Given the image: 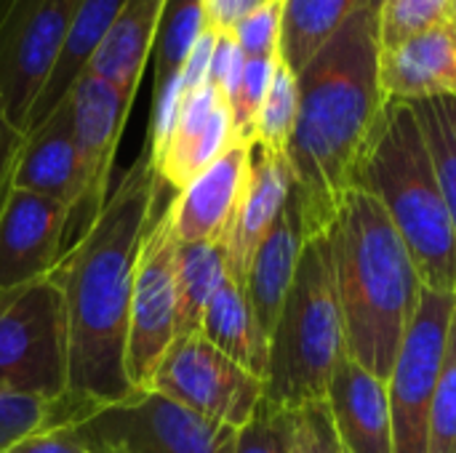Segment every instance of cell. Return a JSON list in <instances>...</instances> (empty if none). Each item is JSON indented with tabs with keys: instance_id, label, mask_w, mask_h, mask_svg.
<instances>
[{
	"instance_id": "obj_19",
	"label": "cell",
	"mask_w": 456,
	"mask_h": 453,
	"mask_svg": "<svg viewBox=\"0 0 456 453\" xmlns=\"http://www.w3.org/2000/svg\"><path fill=\"white\" fill-rule=\"evenodd\" d=\"M13 187L53 198L64 203L72 214L80 195V179H77V158L72 142L69 99L53 115H48L35 131L24 136L13 171Z\"/></svg>"
},
{
	"instance_id": "obj_28",
	"label": "cell",
	"mask_w": 456,
	"mask_h": 453,
	"mask_svg": "<svg viewBox=\"0 0 456 453\" xmlns=\"http://www.w3.org/2000/svg\"><path fill=\"white\" fill-rule=\"evenodd\" d=\"M59 425V400L19 392L0 384V453L21 438Z\"/></svg>"
},
{
	"instance_id": "obj_29",
	"label": "cell",
	"mask_w": 456,
	"mask_h": 453,
	"mask_svg": "<svg viewBox=\"0 0 456 453\" xmlns=\"http://www.w3.org/2000/svg\"><path fill=\"white\" fill-rule=\"evenodd\" d=\"M446 16L449 0H379V51L444 24Z\"/></svg>"
},
{
	"instance_id": "obj_2",
	"label": "cell",
	"mask_w": 456,
	"mask_h": 453,
	"mask_svg": "<svg viewBox=\"0 0 456 453\" xmlns=\"http://www.w3.org/2000/svg\"><path fill=\"white\" fill-rule=\"evenodd\" d=\"M299 115L286 160L305 235H321L387 104L379 85V0H363L342 29L297 72Z\"/></svg>"
},
{
	"instance_id": "obj_23",
	"label": "cell",
	"mask_w": 456,
	"mask_h": 453,
	"mask_svg": "<svg viewBox=\"0 0 456 453\" xmlns=\"http://www.w3.org/2000/svg\"><path fill=\"white\" fill-rule=\"evenodd\" d=\"M227 278L222 243L176 246V339L200 331L203 312Z\"/></svg>"
},
{
	"instance_id": "obj_34",
	"label": "cell",
	"mask_w": 456,
	"mask_h": 453,
	"mask_svg": "<svg viewBox=\"0 0 456 453\" xmlns=\"http://www.w3.org/2000/svg\"><path fill=\"white\" fill-rule=\"evenodd\" d=\"M294 438L302 453H350L337 435L326 400L294 411Z\"/></svg>"
},
{
	"instance_id": "obj_20",
	"label": "cell",
	"mask_w": 456,
	"mask_h": 453,
	"mask_svg": "<svg viewBox=\"0 0 456 453\" xmlns=\"http://www.w3.org/2000/svg\"><path fill=\"white\" fill-rule=\"evenodd\" d=\"M123 3L126 0H83L80 3L75 19L69 24L64 48H61V53L56 59V67H53L45 88L40 91V96H37V101L32 107L24 136L29 131H35L48 115H53L69 99L72 88L88 72L96 51L102 48L104 37L110 35Z\"/></svg>"
},
{
	"instance_id": "obj_12",
	"label": "cell",
	"mask_w": 456,
	"mask_h": 453,
	"mask_svg": "<svg viewBox=\"0 0 456 453\" xmlns=\"http://www.w3.org/2000/svg\"><path fill=\"white\" fill-rule=\"evenodd\" d=\"M67 224L64 203L13 187L0 211V288L48 278L64 256Z\"/></svg>"
},
{
	"instance_id": "obj_10",
	"label": "cell",
	"mask_w": 456,
	"mask_h": 453,
	"mask_svg": "<svg viewBox=\"0 0 456 453\" xmlns=\"http://www.w3.org/2000/svg\"><path fill=\"white\" fill-rule=\"evenodd\" d=\"M176 246L168 203L144 235L128 312L126 374L134 392L150 390V382L176 342Z\"/></svg>"
},
{
	"instance_id": "obj_3",
	"label": "cell",
	"mask_w": 456,
	"mask_h": 453,
	"mask_svg": "<svg viewBox=\"0 0 456 453\" xmlns=\"http://www.w3.org/2000/svg\"><path fill=\"white\" fill-rule=\"evenodd\" d=\"M323 235L347 355L387 382L425 288L414 259L385 208L358 187L345 192Z\"/></svg>"
},
{
	"instance_id": "obj_1",
	"label": "cell",
	"mask_w": 456,
	"mask_h": 453,
	"mask_svg": "<svg viewBox=\"0 0 456 453\" xmlns=\"http://www.w3.org/2000/svg\"><path fill=\"white\" fill-rule=\"evenodd\" d=\"M163 187L168 184L144 144L96 219L51 272L67 312V395L59 400V425L134 395L126 374L131 291Z\"/></svg>"
},
{
	"instance_id": "obj_4",
	"label": "cell",
	"mask_w": 456,
	"mask_h": 453,
	"mask_svg": "<svg viewBox=\"0 0 456 453\" xmlns=\"http://www.w3.org/2000/svg\"><path fill=\"white\" fill-rule=\"evenodd\" d=\"M406 243L425 288L456 294V243L422 125L409 101H387L355 168Z\"/></svg>"
},
{
	"instance_id": "obj_32",
	"label": "cell",
	"mask_w": 456,
	"mask_h": 453,
	"mask_svg": "<svg viewBox=\"0 0 456 453\" xmlns=\"http://www.w3.org/2000/svg\"><path fill=\"white\" fill-rule=\"evenodd\" d=\"M294 446V411L262 400L256 414L238 430L235 453H289Z\"/></svg>"
},
{
	"instance_id": "obj_17",
	"label": "cell",
	"mask_w": 456,
	"mask_h": 453,
	"mask_svg": "<svg viewBox=\"0 0 456 453\" xmlns=\"http://www.w3.org/2000/svg\"><path fill=\"white\" fill-rule=\"evenodd\" d=\"M379 85L387 101L456 96V32L436 24L395 48L379 51Z\"/></svg>"
},
{
	"instance_id": "obj_21",
	"label": "cell",
	"mask_w": 456,
	"mask_h": 453,
	"mask_svg": "<svg viewBox=\"0 0 456 453\" xmlns=\"http://www.w3.org/2000/svg\"><path fill=\"white\" fill-rule=\"evenodd\" d=\"M166 0H126L88 72L136 99L147 56L155 51Z\"/></svg>"
},
{
	"instance_id": "obj_9",
	"label": "cell",
	"mask_w": 456,
	"mask_h": 453,
	"mask_svg": "<svg viewBox=\"0 0 456 453\" xmlns=\"http://www.w3.org/2000/svg\"><path fill=\"white\" fill-rule=\"evenodd\" d=\"M150 390L232 430L248 425L265 400V379L219 352L200 331L171 344Z\"/></svg>"
},
{
	"instance_id": "obj_27",
	"label": "cell",
	"mask_w": 456,
	"mask_h": 453,
	"mask_svg": "<svg viewBox=\"0 0 456 453\" xmlns=\"http://www.w3.org/2000/svg\"><path fill=\"white\" fill-rule=\"evenodd\" d=\"M299 115V83L297 72L278 56L275 72L267 88V96L262 101V109L256 115L254 125V147L286 155Z\"/></svg>"
},
{
	"instance_id": "obj_37",
	"label": "cell",
	"mask_w": 456,
	"mask_h": 453,
	"mask_svg": "<svg viewBox=\"0 0 456 453\" xmlns=\"http://www.w3.org/2000/svg\"><path fill=\"white\" fill-rule=\"evenodd\" d=\"M214 43H216V32L206 29L198 43L192 45L190 56L184 59L182 64V85H184V93L190 91H198L208 83V69H211V53H214Z\"/></svg>"
},
{
	"instance_id": "obj_31",
	"label": "cell",
	"mask_w": 456,
	"mask_h": 453,
	"mask_svg": "<svg viewBox=\"0 0 456 453\" xmlns=\"http://www.w3.org/2000/svg\"><path fill=\"white\" fill-rule=\"evenodd\" d=\"M278 56H273V59H246L243 77L238 83V91H235L232 101H230V112H232V125H235L238 142L254 144L256 115H259L262 101L267 96V88H270Z\"/></svg>"
},
{
	"instance_id": "obj_8",
	"label": "cell",
	"mask_w": 456,
	"mask_h": 453,
	"mask_svg": "<svg viewBox=\"0 0 456 453\" xmlns=\"http://www.w3.org/2000/svg\"><path fill=\"white\" fill-rule=\"evenodd\" d=\"M454 312V291L422 288L417 315L401 342L398 358L387 376L393 453H428L430 406L444 368Z\"/></svg>"
},
{
	"instance_id": "obj_41",
	"label": "cell",
	"mask_w": 456,
	"mask_h": 453,
	"mask_svg": "<svg viewBox=\"0 0 456 453\" xmlns=\"http://www.w3.org/2000/svg\"><path fill=\"white\" fill-rule=\"evenodd\" d=\"M289 453H302V451H299V446H297V438H294V446H291V451H289Z\"/></svg>"
},
{
	"instance_id": "obj_33",
	"label": "cell",
	"mask_w": 456,
	"mask_h": 453,
	"mask_svg": "<svg viewBox=\"0 0 456 453\" xmlns=\"http://www.w3.org/2000/svg\"><path fill=\"white\" fill-rule=\"evenodd\" d=\"M281 16L283 0H265L232 29L246 59H273L281 53Z\"/></svg>"
},
{
	"instance_id": "obj_13",
	"label": "cell",
	"mask_w": 456,
	"mask_h": 453,
	"mask_svg": "<svg viewBox=\"0 0 456 453\" xmlns=\"http://www.w3.org/2000/svg\"><path fill=\"white\" fill-rule=\"evenodd\" d=\"M248 142H235L222 158L190 179L168 200L174 238L179 243H224L251 171Z\"/></svg>"
},
{
	"instance_id": "obj_6",
	"label": "cell",
	"mask_w": 456,
	"mask_h": 453,
	"mask_svg": "<svg viewBox=\"0 0 456 453\" xmlns=\"http://www.w3.org/2000/svg\"><path fill=\"white\" fill-rule=\"evenodd\" d=\"M0 384L48 400L67 395V312L51 275L0 288Z\"/></svg>"
},
{
	"instance_id": "obj_16",
	"label": "cell",
	"mask_w": 456,
	"mask_h": 453,
	"mask_svg": "<svg viewBox=\"0 0 456 453\" xmlns=\"http://www.w3.org/2000/svg\"><path fill=\"white\" fill-rule=\"evenodd\" d=\"M326 406L350 453H393L387 382L345 355L331 376Z\"/></svg>"
},
{
	"instance_id": "obj_24",
	"label": "cell",
	"mask_w": 456,
	"mask_h": 453,
	"mask_svg": "<svg viewBox=\"0 0 456 453\" xmlns=\"http://www.w3.org/2000/svg\"><path fill=\"white\" fill-rule=\"evenodd\" d=\"M363 0H283L281 59L299 72L355 13Z\"/></svg>"
},
{
	"instance_id": "obj_35",
	"label": "cell",
	"mask_w": 456,
	"mask_h": 453,
	"mask_svg": "<svg viewBox=\"0 0 456 453\" xmlns=\"http://www.w3.org/2000/svg\"><path fill=\"white\" fill-rule=\"evenodd\" d=\"M243 67H246V56L238 48L232 32H216V43H214V53H211V69H208V83L227 99V104L232 101L238 83L243 77Z\"/></svg>"
},
{
	"instance_id": "obj_39",
	"label": "cell",
	"mask_w": 456,
	"mask_h": 453,
	"mask_svg": "<svg viewBox=\"0 0 456 453\" xmlns=\"http://www.w3.org/2000/svg\"><path fill=\"white\" fill-rule=\"evenodd\" d=\"M262 3L265 0H203L206 29H211V32H232Z\"/></svg>"
},
{
	"instance_id": "obj_22",
	"label": "cell",
	"mask_w": 456,
	"mask_h": 453,
	"mask_svg": "<svg viewBox=\"0 0 456 453\" xmlns=\"http://www.w3.org/2000/svg\"><path fill=\"white\" fill-rule=\"evenodd\" d=\"M200 334L240 368L251 371L259 379H267L270 336L259 326L243 286L230 278L222 283L203 312Z\"/></svg>"
},
{
	"instance_id": "obj_14",
	"label": "cell",
	"mask_w": 456,
	"mask_h": 453,
	"mask_svg": "<svg viewBox=\"0 0 456 453\" xmlns=\"http://www.w3.org/2000/svg\"><path fill=\"white\" fill-rule=\"evenodd\" d=\"M238 142L232 112L227 99L206 83L198 91L184 93L182 112L171 139L155 160L160 179L179 192L190 179L208 168Z\"/></svg>"
},
{
	"instance_id": "obj_7",
	"label": "cell",
	"mask_w": 456,
	"mask_h": 453,
	"mask_svg": "<svg viewBox=\"0 0 456 453\" xmlns=\"http://www.w3.org/2000/svg\"><path fill=\"white\" fill-rule=\"evenodd\" d=\"M91 453H235L238 430L142 390L69 422Z\"/></svg>"
},
{
	"instance_id": "obj_40",
	"label": "cell",
	"mask_w": 456,
	"mask_h": 453,
	"mask_svg": "<svg viewBox=\"0 0 456 453\" xmlns=\"http://www.w3.org/2000/svg\"><path fill=\"white\" fill-rule=\"evenodd\" d=\"M446 21L452 24V29L456 32V0H449V16H446Z\"/></svg>"
},
{
	"instance_id": "obj_11",
	"label": "cell",
	"mask_w": 456,
	"mask_h": 453,
	"mask_svg": "<svg viewBox=\"0 0 456 453\" xmlns=\"http://www.w3.org/2000/svg\"><path fill=\"white\" fill-rule=\"evenodd\" d=\"M131 104V96L91 72H86L69 93L80 195L69 214L64 251L86 232L110 198V174Z\"/></svg>"
},
{
	"instance_id": "obj_25",
	"label": "cell",
	"mask_w": 456,
	"mask_h": 453,
	"mask_svg": "<svg viewBox=\"0 0 456 453\" xmlns=\"http://www.w3.org/2000/svg\"><path fill=\"white\" fill-rule=\"evenodd\" d=\"M411 109L428 139L456 243V96L411 101Z\"/></svg>"
},
{
	"instance_id": "obj_38",
	"label": "cell",
	"mask_w": 456,
	"mask_h": 453,
	"mask_svg": "<svg viewBox=\"0 0 456 453\" xmlns=\"http://www.w3.org/2000/svg\"><path fill=\"white\" fill-rule=\"evenodd\" d=\"M21 144H24V136L5 120L3 101H0V211H3L8 192L13 190V171H16Z\"/></svg>"
},
{
	"instance_id": "obj_5",
	"label": "cell",
	"mask_w": 456,
	"mask_h": 453,
	"mask_svg": "<svg viewBox=\"0 0 456 453\" xmlns=\"http://www.w3.org/2000/svg\"><path fill=\"white\" fill-rule=\"evenodd\" d=\"M347 355L345 323L326 235H310L270 336L265 400L281 411H299L326 400L331 376Z\"/></svg>"
},
{
	"instance_id": "obj_18",
	"label": "cell",
	"mask_w": 456,
	"mask_h": 453,
	"mask_svg": "<svg viewBox=\"0 0 456 453\" xmlns=\"http://www.w3.org/2000/svg\"><path fill=\"white\" fill-rule=\"evenodd\" d=\"M305 240H307V235H305L302 208H299V198L294 190L286 208L281 211V216L270 227V232L259 243V248L251 259L246 283H243L248 304L267 336H273L278 318L283 312L289 288H291L297 267H299V254H302Z\"/></svg>"
},
{
	"instance_id": "obj_15",
	"label": "cell",
	"mask_w": 456,
	"mask_h": 453,
	"mask_svg": "<svg viewBox=\"0 0 456 453\" xmlns=\"http://www.w3.org/2000/svg\"><path fill=\"white\" fill-rule=\"evenodd\" d=\"M294 192V174L286 160V155H275L267 150L254 147L251 150V171L248 184L240 198V206L235 211V219L230 224V232L224 238V254H227V272L230 280L238 286L246 283L251 259L286 208L289 198Z\"/></svg>"
},
{
	"instance_id": "obj_26",
	"label": "cell",
	"mask_w": 456,
	"mask_h": 453,
	"mask_svg": "<svg viewBox=\"0 0 456 453\" xmlns=\"http://www.w3.org/2000/svg\"><path fill=\"white\" fill-rule=\"evenodd\" d=\"M206 32L203 0H166L155 40V88L182 72L198 37Z\"/></svg>"
},
{
	"instance_id": "obj_30",
	"label": "cell",
	"mask_w": 456,
	"mask_h": 453,
	"mask_svg": "<svg viewBox=\"0 0 456 453\" xmlns=\"http://www.w3.org/2000/svg\"><path fill=\"white\" fill-rule=\"evenodd\" d=\"M428 453H456V312L449 326L446 358L430 406Z\"/></svg>"
},
{
	"instance_id": "obj_36",
	"label": "cell",
	"mask_w": 456,
	"mask_h": 453,
	"mask_svg": "<svg viewBox=\"0 0 456 453\" xmlns=\"http://www.w3.org/2000/svg\"><path fill=\"white\" fill-rule=\"evenodd\" d=\"M5 453H91L83 438L72 425H53L45 430H37L19 443H13Z\"/></svg>"
}]
</instances>
